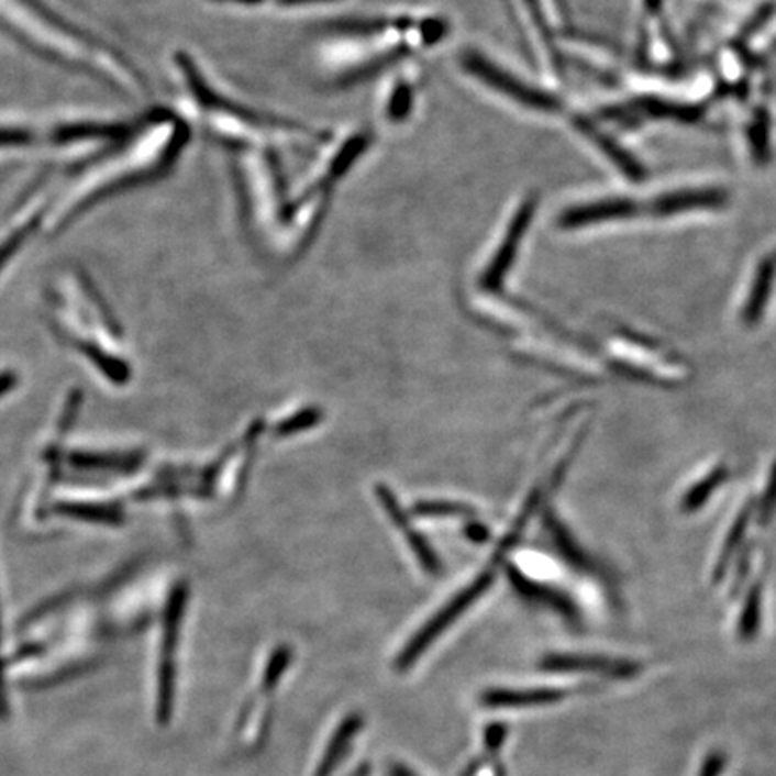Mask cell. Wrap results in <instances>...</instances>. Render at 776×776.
<instances>
[{
	"label": "cell",
	"mask_w": 776,
	"mask_h": 776,
	"mask_svg": "<svg viewBox=\"0 0 776 776\" xmlns=\"http://www.w3.org/2000/svg\"><path fill=\"white\" fill-rule=\"evenodd\" d=\"M437 16L385 15L330 25L320 42L319 67L336 87L358 84L379 70L415 56L446 35Z\"/></svg>",
	"instance_id": "cell-1"
},
{
	"label": "cell",
	"mask_w": 776,
	"mask_h": 776,
	"mask_svg": "<svg viewBox=\"0 0 776 776\" xmlns=\"http://www.w3.org/2000/svg\"><path fill=\"white\" fill-rule=\"evenodd\" d=\"M191 129L186 119L171 112H155L130 133V141L90 169L64 198L51 217V226L65 225L70 218L98 202L99 198L152 182L171 171L189 143Z\"/></svg>",
	"instance_id": "cell-2"
},
{
	"label": "cell",
	"mask_w": 776,
	"mask_h": 776,
	"mask_svg": "<svg viewBox=\"0 0 776 776\" xmlns=\"http://www.w3.org/2000/svg\"><path fill=\"white\" fill-rule=\"evenodd\" d=\"M177 69L198 123L211 137L236 152L276 153L279 148H308L324 143L325 133H314L286 119L237 103L207 79L189 55L177 56Z\"/></svg>",
	"instance_id": "cell-3"
},
{
	"label": "cell",
	"mask_w": 776,
	"mask_h": 776,
	"mask_svg": "<svg viewBox=\"0 0 776 776\" xmlns=\"http://www.w3.org/2000/svg\"><path fill=\"white\" fill-rule=\"evenodd\" d=\"M0 24L42 55L89 70L130 96L146 92L143 78L123 56L65 25L35 0H0Z\"/></svg>",
	"instance_id": "cell-4"
},
{
	"label": "cell",
	"mask_w": 776,
	"mask_h": 776,
	"mask_svg": "<svg viewBox=\"0 0 776 776\" xmlns=\"http://www.w3.org/2000/svg\"><path fill=\"white\" fill-rule=\"evenodd\" d=\"M276 153L237 152L236 175L246 223L260 243L285 246L290 191H286Z\"/></svg>",
	"instance_id": "cell-5"
},
{
	"label": "cell",
	"mask_w": 776,
	"mask_h": 776,
	"mask_svg": "<svg viewBox=\"0 0 776 776\" xmlns=\"http://www.w3.org/2000/svg\"><path fill=\"white\" fill-rule=\"evenodd\" d=\"M497 563H500V557L495 555L491 566H487L486 570L481 572L477 579L473 580L472 585L467 586L466 590L461 591L446 608L439 611V613L408 642L403 653L399 654L398 668L404 670V668L410 667V665L430 647V644H433V642L444 633V629L450 628L469 606L475 605V602L480 599L481 595L486 594V591L491 588L492 580H495V565H497Z\"/></svg>",
	"instance_id": "cell-6"
},
{
	"label": "cell",
	"mask_w": 776,
	"mask_h": 776,
	"mask_svg": "<svg viewBox=\"0 0 776 776\" xmlns=\"http://www.w3.org/2000/svg\"><path fill=\"white\" fill-rule=\"evenodd\" d=\"M461 65L467 75L477 78L481 84L491 87L492 90L503 93L506 98H511L517 103L523 104L526 109L540 110V112H552L557 109L559 103L557 99L552 98L551 93L543 90L532 89L529 85L523 84L517 76L492 64L491 59L480 55L478 51H466L461 56Z\"/></svg>",
	"instance_id": "cell-7"
},
{
	"label": "cell",
	"mask_w": 776,
	"mask_h": 776,
	"mask_svg": "<svg viewBox=\"0 0 776 776\" xmlns=\"http://www.w3.org/2000/svg\"><path fill=\"white\" fill-rule=\"evenodd\" d=\"M184 602H186V588L178 586L177 590L173 591L171 600L167 606L166 620H164L157 692V721L160 724L171 721L173 710H175V685H177L175 654H177L178 631L182 622Z\"/></svg>",
	"instance_id": "cell-8"
},
{
	"label": "cell",
	"mask_w": 776,
	"mask_h": 776,
	"mask_svg": "<svg viewBox=\"0 0 776 776\" xmlns=\"http://www.w3.org/2000/svg\"><path fill=\"white\" fill-rule=\"evenodd\" d=\"M536 207V198H526L525 202L521 203L517 214L512 217L511 223L507 226L506 236L500 241L497 252L492 254L491 263L486 266V270L481 274L480 285L484 290H500L501 282L506 280L507 271L511 270L512 263H514L521 241L525 237L526 229L531 225Z\"/></svg>",
	"instance_id": "cell-9"
},
{
	"label": "cell",
	"mask_w": 776,
	"mask_h": 776,
	"mask_svg": "<svg viewBox=\"0 0 776 776\" xmlns=\"http://www.w3.org/2000/svg\"><path fill=\"white\" fill-rule=\"evenodd\" d=\"M640 212H642V206L636 200L606 198L599 202L572 207L561 214L559 225L563 229H579V226L595 225V223L629 220V218L639 217Z\"/></svg>",
	"instance_id": "cell-10"
},
{
	"label": "cell",
	"mask_w": 776,
	"mask_h": 776,
	"mask_svg": "<svg viewBox=\"0 0 776 776\" xmlns=\"http://www.w3.org/2000/svg\"><path fill=\"white\" fill-rule=\"evenodd\" d=\"M727 203V195L721 189H694V191H674L658 197L648 203V211L654 217L665 218L688 211L718 209Z\"/></svg>",
	"instance_id": "cell-11"
},
{
	"label": "cell",
	"mask_w": 776,
	"mask_h": 776,
	"mask_svg": "<svg viewBox=\"0 0 776 776\" xmlns=\"http://www.w3.org/2000/svg\"><path fill=\"white\" fill-rule=\"evenodd\" d=\"M541 667L548 670H600L613 678H631L639 673V665L622 659L600 658V656H580V654H552L543 659Z\"/></svg>",
	"instance_id": "cell-12"
},
{
	"label": "cell",
	"mask_w": 776,
	"mask_h": 776,
	"mask_svg": "<svg viewBox=\"0 0 776 776\" xmlns=\"http://www.w3.org/2000/svg\"><path fill=\"white\" fill-rule=\"evenodd\" d=\"M509 579H511L512 586L517 588L518 594L523 595L526 600H532V602H537V605L548 606L551 610L563 614V617H565L566 620H570V622H577V620H579L577 606H575L570 597L563 594V591L554 590L551 586L540 585L536 580L525 577V575L521 574L517 568H509Z\"/></svg>",
	"instance_id": "cell-13"
},
{
	"label": "cell",
	"mask_w": 776,
	"mask_h": 776,
	"mask_svg": "<svg viewBox=\"0 0 776 776\" xmlns=\"http://www.w3.org/2000/svg\"><path fill=\"white\" fill-rule=\"evenodd\" d=\"M378 495L379 500L384 503V507L387 509L390 518H392L393 523L398 525L399 531H403L408 545L412 546V551L418 554L419 559H421V565H423L428 572H437V555L433 554V551L430 546H428L426 541L419 536L418 532L413 531V526L410 525V521H408V518L404 517L403 511L399 509L398 501L393 498L392 492L388 491L387 487L379 486Z\"/></svg>",
	"instance_id": "cell-14"
},
{
	"label": "cell",
	"mask_w": 776,
	"mask_h": 776,
	"mask_svg": "<svg viewBox=\"0 0 776 776\" xmlns=\"http://www.w3.org/2000/svg\"><path fill=\"white\" fill-rule=\"evenodd\" d=\"M776 276V259L775 256L764 257L757 268V276L753 279L752 291L747 297L746 306L742 311V320L746 324H757L762 313L766 310L767 300L772 297L773 282Z\"/></svg>",
	"instance_id": "cell-15"
},
{
	"label": "cell",
	"mask_w": 776,
	"mask_h": 776,
	"mask_svg": "<svg viewBox=\"0 0 776 776\" xmlns=\"http://www.w3.org/2000/svg\"><path fill=\"white\" fill-rule=\"evenodd\" d=\"M418 81L408 76H393L381 101V112L387 123H403L415 101Z\"/></svg>",
	"instance_id": "cell-16"
},
{
	"label": "cell",
	"mask_w": 776,
	"mask_h": 776,
	"mask_svg": "<svg viewBox=\"0 0 776 776\" xmlns=\"http://www.w3.org/2000/svg\"><path fill=\"white\" fill-rule=\"evenodd\" d=\"M565 694L552 688H537V690H491L484 694V705L491 708H523L545 705V702L559 701Z\"/></svg>",
	"instance_id": "cell-17"
},
{
	"label": "cell",
	"mask_w": 776,
	"mask_h": 776,
	"mask_svg": "<svg viewBox=\"0 0 776 776\" xmlns=\"http://www.w3.org/2000/svg\"><path fill=\"white\" fill-rule=\"evenodd\" d=\"M359 727H362V719L350 718L336 730L333 741L330 742V746L325 747L324 755L320 758L313 776L333 775L334 769L339 767L340 761L344 758L345 752L350 750L351 742H353Z\"/></svg>",
	"instance_id": "cell-18"
},
{
	"label": "cell",
	"mask_w": 776,
	"mask_h": 776,
	"mask_svg": "<svg viewBox=\"0 0 776 776\" xmlns=\"http://www.w3.org/2000/svg\"><path fill=\"white\" fill-rule=\"evenodd\" d=\"M752 514L753 503L750 501V503L744 506V509L739 512L738 520L733 521L732 529L728 532L727 540H724V546H722L721 555H719L718 563H716V568H713V580L722 579L724 574H727L728 566L732 563L733 555L738 552L742 537H744V532H746L747 525H750Z\"/></svg>",
	"instance_id": "cell-19"
},
{
	"label": "cell",
	"mask_w": 776,
	"mask_h": 776,
	"mask_svg": "<svg viewBox=\"0 0 776 776\" xmlns=\"http://www.w3.org/2000/svg\"><path fill=\"white\" fill-rule=\"evenodd\" d=\"M546 526L551 531L552 540L559 548L561 554L565 555L566 559L570 561L572 565L577 566L579 570L595 572L594 563L588 559V555L583 552L577 541L574 540L570 532L566 531L565 526L561 525L555 517L548 514L546 518Z\"/></svg>",
	"instance_id": "cell-20"
},
{
	"label": "cell",
	"mask_w": 776,
	"mask_h": 776,
	"mask_svg": "<svg viewBox=\"0 0 776 776\" xmlns=\"http://www.w3.org/2000/svg\"><path fill=\"white\" fill-rule=\"evenodd\" d=\"M728 478V469L724 466H718L712 472L708 473L707 477L701 478V480L696 484V486L690 489L681 501V507H684L685 512H694L701 509L705 503H707L708 498L712 497L713 492L718 487L724 484Z\"/></svg>",
	"instance_id": "cell-21"
},
{
	"label": "cell",
	"mask_w": 776,
	"mask_h": 776,
	"mask_svg": "<svg viewBox=\"0 0 776 776\" xmlns=\"http://www.w3.org/2000/svg\"><path fill=\"white\" fill-rule=\"evenodd\" d=\"M761 585H755L747 594L746 605H744L741 622H739V633H741L742 639L752 640L757 634L758 625H761Z\"/></svg>",
	"instance_id": "cell-22"
},
{
	"label": "cell",
	"mask_w": 776,
	"mask_h": 776,
	"mask_svg": "<svg viewBox=\"0 0 776 776\" xmlns=\"http://www.w3.org/2000/svg\"><path fill=\"white\" fill-rule=\"evenodd\" d=\"M415 512L419 514H428V517H472V509L467 507L458 506V503H443V501H437V503H430V501H424V503H419L415 507Z\"/></svg>",
	"instance_id": "cell-23"
},
{
	"label": "cell",
	"mask_w": 776,
	"mask_h": 776,
	"mask_svg": "<svg viewBox=\"0 0 776 776\" xmlns=\"http://www.w3.org/2000/svg\"><path fill=\"white\" fill-rule=\"evenodd\" d=\"M776 512V463L773 466L769 478H767L766 491L761 500V523H769L773 520V514Z\"/></svg>",
	"instance_id": "cell-24"
},
{
	"label": "cell",
	"mask_w": 776,
	"mask_h": 776,
	"mask_svg": "<svg viewBox=\"0 0 776 776\" xmlns=\"http://www.w3.org/2000/svg\"><path fill=\"white\" fill-rule=\"evenodd\" d=\"M319 421V412L314 410H308V412L299 413L296 418H291L290 421H285V423L277 426V435H288V433L299 432L300 428H308L311 424Z\"/></svg>",
	"instance_id": "cell-25"
},
{
	"label": "cell",
	"mask_w": 776,
	"mask_h": 776,
	"mask_svg": "<svg viewBox=\"0 0 776 776\" xmlns=\"http://www.w3.org/2000/svg\"><path fill=\"white\" fill-rule=\"evenodd\" d=\"M503 739H506V728H491L487 732V746L491 747V750H497Z\"/></svg>",
	"instance_id": "cell-26"
},
{
	"label": "cell",
	"mask_w": 776,
	"mask_h": 776,
	"mask_svg": "<svg viewBox=\"0 0 776 776\" xmlns=\"http://www.w3.org/2000/svg\"><path fill=\"white\" fill-rule=\"evenodd\" d=\"M721 758H712V761L708 762L707 767H705V773H702L701 776H718V773L721 772Z\"/></svg>",
	"instance_id": "cell-27"
},
{
	"label": "cell",
	"mask_w": 776,
	"mask_h": 776,
	"mask_svg": "<svg viewBox=\"0 0 776 776\" xmlns=\"http://www.w3.org/2000/svg\"><path fill=\"white\" fill-rule=\"evenodd\" d=\"M282 5H306L319 4V2H331V0H277Z\"/></svg>",
	"instance_id": "cell-28"
},
{
	"label": "cell",
	"mask_w": 776,
	"mask_h": 776,
	"mask_svg": "<svg viewBox=\"0 0 776 776\" xmlns=\"http://www.w3.org/2000/svg\"><path fill=\"white\" fill-rule=\"evenodd\" d=\"M390 776H418L415 773L410 772L407 766H401V764H393L390 766Z\"/></svg>",
	"instance_id": "cell-29"
},
{
	"label": "cell",
	"mask_w": 776,
	"mask_h": 776,
	"mask_svg": "<svg viewBox=\"0 0 776 776\" xmlns=\"http://www.w3.org/2000/svg\"><path fill=\"white\" fill-rule=\"evenodd\" d=\"M467 531H469V536H472L475 541H484L487 537V532L484 526H469Z\"/></svg>",
	"instance_id": "cell-30"
}]
</instances>
